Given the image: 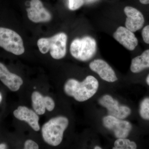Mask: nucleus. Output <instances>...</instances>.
<instances>
[{
	"mask_svg": "<svg viewBox=\"0 0 149 149\" xmlns=\"http://www.w3.org/2000/svg\"><path fill=\"white\" fill-rule=\"evenodd\" d=\"M99 87V82L94 76L89 75L82 82L70 79L65 84V93L73 97L78 102L86 101L95 94Z\"/></svg>",
	"mask_w": 149,
	"mask_h": 149,
	"instance_id": "obj_1",
	"label": "nucleus"
},
{
	"mask_svg": "<svg viewBox=\"0 0 149 149\" xmlns=\"http://www.w3.org/2000/svg\"><path fill=\"white\" fill-rule=\"evenodd\" d=\"M68 124V119L64 116H59L51 118L42 127L43 140L50 146H58L62 141L63 133Z\"/></svg>",
	"mask_w": 149,
	"mask_h": 149,
	"instance_id": "obj_2",
	"label": "nucleus"
},
{
	"mask_svg": "<svg viewBox=\"0 0 149 149\" xmlns=\"http://www.w3.org/2000/svg\"><path fill=\"white\" fill-rule=\"evenodd\" d=\"M67 36L63 32L59 33L50 38H42L37 41L40 52L43 54L50 51L51 56L55 59L63 58L66 54Z\"/></svg>",
	"mask_w": 149,
	"mask_h": 149,
	"instance_id": "obj_3",
	"label": "nucleus"
},
{
	"mask_svg": "<svg viewBox=\"0 0 149 149\" xmlns=\"http://www.w3.org/2000/svg\"><path fill=\"white\" fill-rule=\"evenodd\" d=\"M97 52L96 40L90 36H85L72 41L70 47L71 55L76 59L82 61H88Z\"/></svg>",
	"mask_w": 149,
	"mask_h": 149,
	"instance_id": "obj_4",
	"label": "nucleus"
},
{
	"mask_svg": "<svg viewBox=\"0 0 149 149\" xmlns=\"http://www.w3.org/2000/svg\"><path fill=\"white\" fill-rule=\"evenodd\" d=\"M0 47L16 55L24 54L25 49L22 38L12 29L0 27Z\"/></svg>",
	"mask_w": 149,
	"mask_h": 149,
	"instance_id": "obj_5",
	"label": "nucleus"
},
{
	"mask_svg": "<svg viewBox=\"0 0 149 149\" xmlns=\"http://www.w3.org/2000/svg\"><path fill=\"white\" fill-rule=\"evenodd\" d=\"M103 125L106 128L113 131L118 139L126 138L132 129L130 123L111 116H107L103 119Z\"/></svg>",
	"mask_w": 149,
	"mask_h": 149,
	"instance_id": "obj_6",
	"label": "nucleus"
},
{
	"mask_svg": "<svg viewBox=\"0 0 149 149\" xmlns=\"http://www.w3.org/2000/svg\"><path fill=\"white\" fill-rule=\"evenodd\" d=\"M99 103L107 110L109 115L119 119H124L131 113V110L125 106L120 105L109 95H104L99 100Z\"/></svg>",
	"mask_w": 149,
	"mask_h": 149,
	"instance_id": "obj_7",
	"label": "nucleus"
},
{
	"mask_svg": "<svg viewBox=\"0 0 149 149\" xmlns=\"http://www.w3.org/2000/svg\"><path fill=\"white\" fill-rule=\"evenodd\" d=\"M27 12L28 18L35 23L47 22L52 19L50 13L40 0H31L30 8L27 9Z\"/></svg>",
	"mask_w": 149,
	"mask_h": 149,
	"instance_id": "obj_8",
	"label": "nucleus"
},
{
	"mask_svg": "<svg viewBox=\"0 0 149 149\" xmlns=\"http://www.w3.org/2000/svg\"><path fill=\"white\" fill-rule=\"evenodd\" d=\"M89 67L91 70L97 73L105 81L113 83L118 80L113 70L107 63L103 60H95L90 63Z\"/></svg>",
	"mask_w": 149,
	"mask_h": 149,
	"instance_id": "obj_9",
	"label": "nucleus"
},
{
	"mask_svg": "<svg viewBox=\"0 0 149 149\" xmlns=\"http://www.w3.org/2000/svg\"><path fill=\"white\" fill-rule=\"evenodd\" d=\"M124 13L127 16L125 22V27L133 32L140 30L143 26L145 19L141 11L131 6L125 7Z\"/></svg>",
	"mask_w": 149,
	"mask_h": 149,
	"instance_id": "obj_10",
	"label": "nucleus"
},
{
	"mask_svg": "<svg viewBox=\"0 0 149 149\" xmlns=\"http://www.w3.org/2000/svg\"><path fill=\"white\" fill-rule=\"evenodd\" d=\"M113 38L125 48L133 51L138 45V40L135 34L126 27L120 26L113 34Z\"/></svg>",
	"mask_w": 149,
	"mask_h": 149,
	"instance_id": "obj_11",
	"label": "nucleus"
},
{
	"mask_svg": "<svg viewBox=\"0 0 149 149\" xmlns=\"http://www.w3.org/2000/svg\"><path fill=\"white\" fill-rule=\"evenodd\" d=\"M31 97L32 107L38 115L44 114L46 109L52 111L54 109L55 102L51 97L43 96L39 92L35 91L32 93Z\"/></svg>",
	"mask_w": 149,
	"mask_h": 149,
	"instance_id": "obj_12",
	"label": "nucleus"
},
{
	"mask_svg": "<svg viewBox=\"0 0 149 149\" xmlns=\"http://www.w3.org/2000/svg\"><path fill=\"white\" fill-rule=\"evenodd\" d=\"M15 117L18 120L27 122L34 130L39 131V117L35 111L24 106H19L13 112Z\"/></svg>",
	"mask_w": 149,
	"mask_h": 149,
	"instance_id": "obj_13",
	"label": "nucleus"
},
{
	"mask_svg": "<svg viewBox=\"0 0 149 149\" xmlns=\"http://www.w3.org/2000/svg\"><path fill=\"white\" fill-rule=\"evenodd\" d=\"M0 80L12 91L19 90L23 81L21 77L12 73L3 63H0Z\"/></svg>",
	"mask_w": 149,
	"mask_h": 149,
	"instance_id": "obj_14",
	"label": "nucleus"
},
{
	"mask_svg": "<svg viewBox=\"0 0 149 149\" xmlns=\"http://www.w3.org/2000/svg\"><path fill=\"white\" fill-rule=\"evenodd\" d=\"M149 68V49L144 51L141 55L133 58L131 61L130 70L133 73L141 72Z\"/></svg>",
	"mask_w": 149,
	"mask_h": 149,
	"instance_id": "obj_15",
	"label": "nucleus"
},
{
	"mask_svg": "<svg viewBox=\"0 0 149 149\" xmlns=\"http://www.w3.org/2000/svg\"><path fill=\"white\" fill-rule=\"evenodd\" d=\"M137 145L135 142L130 141L126 138H120L114 142V147L113 149H136Z\"/></svg>",
	"mask_w": 149,
	"mask_h": 149,
	"instance_id": "obj_16",
	"label": "nucleus"
},
{
	"mask_svg": "<svg viewBox=\"0 0 149 149\" xmlns=\"http://www.w3.org/2000/svg\"><path fill=\"white\" fill-rule=\"evenodd\" d=\"M140 114L142 118L149 120V98L144 99L140 105Z\"/></svg>",
	"mask_w": 149,
	"mask_h": 149,
	"instance_id": "obj_17",
	"label": "nucleus"
},
{
	"mask_svg": "<svg viewBox=\"0 0 149 149\" xmlns=\"http://www.w3.org/2000/svg\"><path fill=\"white\" fill-rule=\"evenodd\" d=\"M68 8L70 10H75L84 4V0H68Z\"/></svg>",
	"mask_w": 149,
	"mask_h": 149,
	"instance_id": "obj_18",
	"label": "nucleus"
},
{
	"mask_svg": "<svg viewBox=\"0 0 149 149\" xmlns=\"http://www.w3.org/2000/svg\"><path fill=\"white\" fill-rule=\"evenodd\" d=\"M39 148L38 144L35 141L31 140H27L24 144V149H38Z\"/></svg>",
	"mask_w": 149,
	"mask_h": 149,
	"instance_id": "obj_19",
	"label": "nucleus"
},
{
	"mask_svg": "<svg viewBox=\"0 0 149 149\" xmlns=\"http://www.w3.org/2000/svg\"><path fill=\"white\" fill-rule=\"evenodd\" d=\"M142 36L145 43L149 44V25L144 27L142 31Z\"/></svg>",
	"mask_w": 149,
	"mask_h": 149,
	"instance_id": "obj_20",
	"label": "nucleus"
},
{
	"mask_svg": "<svg viewBox=\"0 0 149 149\" xmlns=\"http://www.w3.org/2000/svg\"><path fill=\"white\" fill-rule=\"evenodd\" d=\"M140 3L143 4H149V0H139Z\"/></svg>",
	"mask_w": 149,
	"mask_h": 149,
	"instance_id": "obj_21",
	"label": "nucleus"
},
{
	"mask_svg": "<svg viewBox=\"0 0 149 149\" xmlns=\"http://www.w3.org/2000/svg\"><path fill=\"white\" fill-rule=\"evenodd\" d=\"M7 146L5 144L1 143L0 144V149H5L7 148Z\"/></svg>",
	"mask_w": 149,
	"mask_h": 149,
	"instance_id": "obj_22",
	"label": "nucleus"
},
{
	"mask_svg": "<svg viewBox=\"0 0 149 149\" xmlns=\"http://www.w3.org/2000/svg\"><path fill=\"white\" fill-rule=\"evenodd\" d=\"M146 83L149 86V74L148 75V77H147Z\"/></svg>",
	"mask_w": 149,
	"mask_h": 149,
	"instance_id": "obj_23",
	"label": "nucleus"
},
{
	"mask_svg": "<svg viewBox=\"0 0 149 149\" xmlns=\"http://www.w3.org/2000/svg\"><path fill=\"white\" fill-rule=\"evenodd\" d=\"M2 100V97L1 95V93H0V103L1 102Z\"/></svg>",
	"mask_w": 149,
	"mask_h": 149,
	"instance_id": "obj_24",
	"label": "nucleus"
},
{
	"mask_svg": "<svg viewBox=\"0 0 149 149\" xmlns=\"http://www.w3.org/2000/svg\"><path fill=\"white\" fill-rule=\"evenodd\" d=\"M95 149H102V148L101 147L99 146H96L95 148Z\"/></svg>",
	"mask_w": 149,
	"mask_h": 149,
	"instance_id": "obj_25",
	"label": "nucleus"
},
{
	"mask_svg": "<svg viewBox=\"0 0 149 149\" xmlns=\"http://www.w3.org/2000/svg\"><path fill=\"white\" fill-rule=\"evenodd\" d=\"M89 1H95V0H88Z\"/></svg>",
	"mask_w": 149,
	"mask_h": 149,
	"instance_id": "obj_26",
	"label": "nucleus"
}]
</instances>
